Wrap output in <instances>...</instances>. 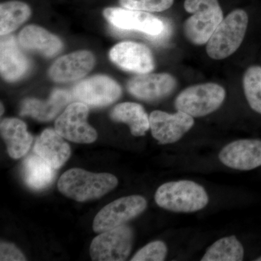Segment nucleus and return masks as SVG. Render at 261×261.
Segmentation results:
<instances>
[{
	"label": "nucleus",
	"mask_w": 261,
	"mask_h": 261,
	"mask_svg": "<svg viewBox=\"0 0 261 261\" xmlns=\"http://www.w3.org/2000/svg\"><path fill=\"white\" fill-rule=\"evenodd\" d=\"M116 176L72 168L62 175L58 188L63 195L78 202L96 200L112 191L118 185Z\"/></svg>",
	"instance_id": "1"
},
{
	"label": "nucleus",
	"mask_w": 261,
	"mask_h": 261,
	"mask_svg": "<svg viewBox=\"0 0 261 261\" xmlns=\"http://www.w3.org/2000/svg\"><path fill=\"white\" fill-rule=\"evenodd\" d=\"M71 97L68 92L57 89L46 101L27 99L22 104L20 115L29 116L38 121H49L53 120L70 102Z\"/></svg>",
	"instance_id": "18"
},
{
	"label": "nucleus",
	"mask_w": 261,
	"mask_h": 261,
	"mask_svg": "<svg viewBox=\"0 0 261 261\" xmlns=\"http://www.w3.org/2000/svg\"><path fill=\"white\" fill-rule=\"evenodd\" d=\"M132 228L125 225L102 232L92 240L89 252L92 260L123 261L129 256L133 244Z\"/></svg>",
	"instance_id": "6"
},
{
	"label": "nucleus",
	"mask_w": 261,
	"mask_h": 261,
	"mask_svg": "<svg viewBox=\"0 0 261 261\" xmlns=\"http://www.w3.org/2000/svg\"><path fill=\"white\" fill-rule=\"evenodd\" d=\"M171 34V24L165 20V29L163 32L160 34L159 35L156 36H148V38L152 42L159 43V44H162L168 40L170 38Z\"/></svg>",
	"instance_id": "29"
},
{
	"label": "nucleus",
	"mask_w": 261,
	"mask_h": 261,
	"mask_svg": "<svg viewBox=\"0 0 261 261\" xmlns=\"http://www.w3.org/2000/svg\"><path fill=\"white\" fill-rule=\"evenodd\" d=\"M173 2L174 0H119L122 8L151 13L169 9Z\"/></svg>",
	"instance_id": "26"
},
{
	"label": "nucleus",
	"mask_w": 261,
	"mask_h": 261,
	"mask_svg": "<svg viewBox=\"0 0 261 261\" xmlns=\"http://www.w3.org/2000/svg\"><path fill=\"white\" fill-rule=\"evenodd\" d=\"M243 87L250 108L261 114V67L252 65L245 71Z\"/></svg>",
	"instance_id": "25"
},
{
	"label": "nucleus",
	"mask_w": 261,
	"mask_h": 261,
	"mask_svg": "<svg viewBox=\"0 0 261 261\" xmlns=\"http://www.w3.org/2000/svg\"><path fill=\"white\" fill-rule=\"evenodd\" d=\"M27 260L21 252L13 244L1 243L0 260L25 261Z\"/></svg>",
	"instance_id": "28"
},
{
	"label": "nucleus",
	"mask_w": 261,
	"mask_h": 261,
	"mask_svg": "<svg viewBox=\"0 0 261 261\" xmlns=\"http://www.w3.org/2000/svg\"><path fill=\"white\" fill-rule=\"evenodd\" d=\"M95 65L91 51L80 50L58 58L50 67L49 75L56 82H71L88 74Z\"/></svg>",
	"instance_id": "15"
},
{
	"label": "nucleus",
	"mask_w": 261,
	"mask_h": 261,
	"mask_svg": "<svg viewBox=\"0 0 261 261\" xmlns=\"http://www.w3.org/2000/svg\"><path fill=\"white\" fill-rule=\"evenodd\" d=\"M147 200L140 195H130L113 201L98 213L93 222L95 232L102 233L123 225L144 212Z\"/></svg>",
	"instance_id": "7"
},
{
	"label": "nucleus",
	"mask_w": 261,
	"mask_h": 261,
	"mask_svg": "<svg viewBox=\"0 0 261 261\" xmlns=\"http://www.w3.org/2000/svg\"><path fill=\"white\" fill-rule=\"evenodd\" d=\"M30 67V61L18 47L15 37L3 36L0 43V69L3 78L10 82L20 80L27 75Z\"/></svg>",
	"instance_id": "16"
},
{
	"label": "nucleus",
	"mask_w": 261,
	"mask_h": 261,
	"mask_svg": "<svg viewBox=\"0 0 261 261\" xmlns=\"http://www.w3.org/2000/svg\"><path fill=\"white\" fill-rule=\"evenodd\" d=\"M195 121L193 117L177 111L176 113L154 111L149 116V126L152 137L161 145L177 142L191 129Z\"/></svg>",
	"instance_id": "11"
},
{
	"label": "nucleus",
	"mask_w": 261,
	"mask_h": 261,
	"mask_svg": "<svg viewBox=\"0 0 261 261\" xmlns=\"http://www.w3.org/2000/svg\"><path fill=\"white\" fill-rule=\"evenodd\" d=\"M75 99L91 107L100 108L116 102L121 95V88L116 81L98 75L82 81L73 90Z\"/></svg>",
	"instance_id": "10"
},
{
	"label": "nucleus",
	"mask_w": 261,
	"mask_h": 261,
	"mask_svg": "<svg viewBox=\"0 0 261 261\" xmlns=\"http://www.w3.org/2000/svg\"><path fill=\"white\" fill-rule=\"evenodd\" d=\"M32 15L27 3L13 0L0 5V34L8 35L25 23Z\"/></svg>",
	"instance_id": "23"
},
{
	"label": "nucleus",
	"mask_w": 261,
	"mask_h": 261,
	"mask_svg": "<svg viewBox=\"0 0 261 261\" xmlns=\"http://www.w3.org/2000/svg\"><path fill=\"white\" fill-rule=\"evenodd\" d=\"M114 121L126 123L129 126L130 133L135 137L145 135L150 128L149 117L144 108L135 102H123L117 105L111 113Z\"/></svg>",
	"instance_id": "22"
},
{
	"label": "nucleus",
	"mask_w": 261,
	"mask_h": 261,
	"mask_svg": "<svg viewBox=\"0 0 261 261\" xmlns=\"http://www.w3.org/2000/svg\"><path fill=\"white\" fill-rule=\"evenodd\" d=\"M34 150L55 169H59L69 159L70 147L56 130L47 128L36 140Z\"/></svg>",
	"instance_id": "17"
},
{
	"label": "nucleus",
	"mask_w": 261,
	"mask_h": 261,
	"mask_svg": "<svg viewBox=\"0 0 261 261\" xmlns=\"http://www.w3.org/2000/svg\"><path fill=\"white\" fill-rule=\"evenodd\" d=\"M55 170L40 156L30 155L23 163V179L32 190H44L53 183L56 176Z\"/></svg>",
	"instance_id": "21"
},
{
	"label": "nucleus",
	"mask_w": 261,
	"mask_h": 261,
	"mask_svg": "<svg viewBox=\"0 0 261 261\" xmlns=\"http://www.w3.org/2000/svg\"><path fill=\"white\" fill-rule=\"evenodd\" d=\"M154 200L158 205L167 211L193 213L207 206L209 198L201 185L181 180L163 184L156 191Z\"/></svg>",
	"instance_id": "2"
},
{
	"label": "nucleus",
	"mask_w": 261,
	"mask_h": 261,
	"mask_svg": "<svg viewBox=\"0 0 261 261\" xmlns=\"http://www.w3.org/2000/svg\"><path fill=\"white\" fill-rule=\"evenodd\" d=\"M18 41L24 49L39 51L46 57L56 56L63 49L59 38L35 25L25 27L19 34Z\"/></svg>",
	"instance_id": "19"
},
{
	"label": "nucleus",
	"mask_w": 261,
	"mask_h": 261,
	"mask_svg": "<svg viewBox=\"0 0 261 261\" xmlns=\"http://www.w3.org/2000/svg\"><path fill=\"white\" fill-rule=\"evenodd\" d=\"M219 157L228 168L239 171L255 169L261 166V140L234 141L221 149Z\"/></svg>",
	"instance_id": "13"
},
{
	"label": "nucleus",
	"mask_w": 261,
	"mask_h": 261,
	"mask_svg": "<svg viewBox=\"0 0 261 261\" xmlns=\"http://www.w3.org/2000/svg\"><path fill=\"white\" fill-rule=\"evenodd\" d=\"M225 97L226 91L219 84H197L185 89L178 94L175 100V107L178 111L198 118L217 111Z\"/></svg>",
	"instance_id": "5"
},
{
	"label": "nucleus",
	"mask_w": 261,
	"mask_h": 261,
	"mask_svg": "<svg viewBox=\"0 0 261 261\" xmlns=\"http://www.w3.org/2000/svg\"><path fill=\"white\" fill-rule=\"evenodd\" d=\"M176 87V80L168 73H144L130 79L127 84L132 95L144 101H155L167 97Z\"/></svg>",
	"instance_id": "14"
},
{
	"label": "nucleus",
	"mask_w": 261,
	"mask_h": 261,
	"mask_svg": "<svg viewBox=\"0 0 261 261\" xmlns=\"http://www.w3.org/2000/svg\"><path fill=\"white\" fill-rule=\"evenodd\" d=\"M89 108L82 102L71 103L57 118L56 130L63 138L75 143H92L97 133L87 123Z\"/></svg>",
	"instance_id": "8"
},
{
	"label": "nucleus",
	"mask_w": 261,
	"mask_h": 261,
	"mask_svg": "<svg viewBox=\"0 0 261 261\" xmlns=\"http://www.w3.org/2000/svg\"><path fill=\"white\" fill-rule=\"evenodd\" d=\"M3 111H4V108H3V104H1V115H3Z\"/></svg>",
	"instance_id": "30"
},
{
	"label": "nucleus",
	"mask_w": 261,
	"mask_h": 261,
	"mask_svg": "<svg viewBox=\"0 0 261 261\" xmlns=\"http://www.w3.org/2000/svg\"><path fill=\"white\" fill-rule=\"evenodd\" d=\"M168 249L162 241H154L140 249L132 261H163L167 255Z\"/></svg>",
	"instance_id": "27"
},
{
	"label": "nucleus",
	"mask_w": 261,
	"mask_h": 261,
	"mask_svg": "<svg viewBox=\"0 0 261 261\" xmlns=\"http://www.w3.org/2000/svg\"><path fill=\"white\" fill-rule=\"evenodd\" d=\"M255 261H261V256L257 257V259H255Z\"/></svg>",
	"instance_id": "31"
},
{
	"label": "nucleus",
	"mask_w": 261,
	"mask_h": 261,
	"mask_svg": "<svg viewBox=\"0 0 261 261\" xmlns=\"http://www.w3.org/2000/svg\"><path fill=\"white\" fill-rule=\"evenodd\" d=\"M244 248L236 237L220 239L206 251L202 261H241L243 260Z\"/></svg>",
	"instance_id": "24"
},
{
	"label": "nucleus",
	"mask_w": 261,
	"mask_h": 261,
	"mask_svg": "<svg viewBox=\"0 0 261 261\" xmlns=\"http://www.w3.org/2000/svg\"><path fill=\"white\" fill-rule=\"evenodd\" d=\"M109 57L122 69L138 74L150 73L154 68L152 51L145 44L140 43H119L111 49Z\"/></svg>",
	"instance_id": "12"
},
{
	"label": "nucleus",
	"mask_w": 261,
	"mask_h": 261,
	"mask_svg": "<svg viewBox=\"0 0 261 261\" xmlns=\"http://www.w3.org/2000/svg\"><path fill=\"white\" fill-rule=\"evenodd\" d=\"M1 135L12 159H19L29 152L33 137L27 130V124L18 118H5L1 122Z\"/></svg>",
	"instance_id": "20"
},
{
	"label": "nucleus",
	"mask_w": 261,
	"mask_h": 261,
	"mask_svg": "<svg viewBox=\"0 0 261 261\" xmlns=\"http://www.w3.org/2000/svg\"><path fill=\"white\" fill-rule=\"evenodd\" d=\"M248 15L242 9L233 10L223 19L207 42L206 51L214 60L231 56L240 47L246 34Z\"/></svg>",
	"instance_id": "4"
},
{
	"label": "nucleus",
	"mask_w": 261,
	"mask_h": 261,
	"mask_svg": "<svg viewBox=\"0 0 261 261\" xmlns=\"http://www.w3.org/2000/svg\"><path fill=\"white\" fill-rule=\"evenodd\" d=\"M103 16L113 27L121 30L136 31L145 35H159L165 29V20L148 12L121 8H107Z\"/></svg>",
	"instance_id": "9"
},
{
	"label": "nucleus",
	"mask_w": 261,
	"mask_h": 261,
	"mask_svg": "<svg viewBox=\"0 0 261 261\" xmlns=\"http://www.w3.org/2000/svg\"><path fill=\"white\" fill-rule=\"evenodd\" d=\"M185 9L192 14L184 23L187 39L195 45L208 42L224 19L218 0H185Z\"/></svg>",
	"instance_id": "3"
}]
</instances>
